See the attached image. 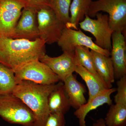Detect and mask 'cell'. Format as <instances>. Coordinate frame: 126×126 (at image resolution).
Masks as SVG:
<instances>
[{
	"instance_id": "12",
	"label": "cell",
	"mask_w": 126,
	"mask_h": 126,
	"mask_svg": "<svg viewBox=\"0 0 126 126\" xmlns=\"http://www.w3.org/2000/svg\"><path fill=\"white\" fill-rule=\"evenodd\" d=\"M126 36L120 32H113L112 35L110 56L115 79H119L126 75Z\"/></svg>"
},
{
	"instance_id": "6",
	"label": "cell",
	"mask_w": 126,
	"mask_h": 126,
	"mask_svg": "<svg viewBox=\"0 0 126 126\" xmlns=\"http://www.w3.org/2000/svg\"><path fill=\"white\" fill-rule=\"evenodd\" d=\"M28 6L26 0H0V37L11 38L22 10Z\"/></svg>"
},
{
	"instance_id": "9",
	"label": "cell",
	"mask_w": 126,
	"mask_h": 126,
	"mask_svg": "<svg viewBox=\"0 0 126 126\" xmlns=\"http://www.w3.org/2000/svg\"><path fill=\"white\" fill-rule=\"evenodd\" d=\"M57 43L63 52L74 53L75 47L84 46L106 56H110V51L98 46L93 41L92 38L86 35L80 29H73L65 26Z\"/></svg>"
},
{
	"instance_id": "16",
	"label": "cell",
	"mask_w": 126,
	"mask_h": 126,
	"mask_svg": "<svg viewBox=\"0 0 126 126\" xmlns=\"http://www.w3.org/2000/svg\"><path fill=\"white\" fill-rule=\"evenodd\" d=\"M48 106L50 113L64 115L70 109L71 103L63 87V84L49 94Z\"/></svg>"
},
{
	"instance_id": "20",
	"label": "cell",
	"mask_w": 126,
	"mask_h": 126,
	"mask_svg": "<svg viewBox=\"0 0 126 126\" xmlns=\"http://www.w3.org/2000/svg\"><path fill=\"white\" fill-rule=\"evenodd\" d=\"M16 85L14 72L0 63V94L12 93Z\"/></svg>"
},
{
	"instance_id": "1",
	"label": "cell",
	"mask_w": 126,
	"mask_h": 126,
	"mask_svg": "<svg viewBox=\"0 0 126 126\" xmlns=\"http://www.w3.org/2000/svg\"><path fill=\"white\" fill-rule=\"evenodd\" d=\"M45 41L39 38L33 40L0 37V63L17 72L30 63L45 55Z\"/></svg>"
},
{
	"instance_id": "26",
	"label": "cell",
	"mask_w": 126,
	"mask_h": 126,
	"mask_svg": "<svg viewBox=\"0 0 126 126\" xmlns=\"http://www.w3.org/2000/svg\"><path fill=\"white\" fill-rule=\"evenodd\" d=\"M93 126H107L104 119L101 118L94 123Z\"/></svg>"
},
{
	"instance_id": "10",
	"label": "cell",
	"mask_w": 126,
	"mask_h": 126,
	"mask_svg": "<svg viewBox=\"0 0 126 126\" xmlns=\"http://www.w3.org/2000/svg\"><path fill=\"white\" fill-rule=\"evenodd\" d=\"M38 11L36 8L30 6L24 8L11 38L33 40L39 38Z\"/></svg>"
},
{
	"instance_id": "18",
	"label": "cell",
	"mask_w": 126,
	"mask_h": 126,
	"mask_svg": "<svg viewBox=\"0 0 126 126\" xmlns=\"http://www.w3.org/2000/svg\"><path fill=\"white\" fill-rule=\"evenodd\" d=\"M92 0H73L70 7V23L67 27L78 30L79 23L87 15Z\"/></svg>"
},
{
	"instance_id": "23",
	"label": "cell",
	"mask_w": 126,
	"mask_h": 126,
	"mask_svg": "<svg viewBox=\"0 0 126 126\" xmlns=\"http://www.w3.org/2000/svg\"><path fill=\"white\" fill-rule=\"evenodd\" d=\"M117 85V93L114 96V102L126 106V75L118 80Z\"/></svg>"
},
{
	"instance_id": "2",
	"label": "cell",
	"mask_w": 126,
	"mask_h": 126,
	"mask_svg": "<svg viewBox=\"0 0 126 126\" xmlns=\"http://www.w3.org/2000/svg\"><path fill=\"white\" fill-rule=\"evenodd\" d=\"M63 84L61 81L51 85H42L25 80L17 84L12 94L32 111L35 119L34 126H44L50 114L48 106L49 94Z\"/></svg>"
},
{
	"instance_id": "22",
	"label": "cell",
	"mask_w": 126,
	"mask_h": 126,
	"mask_svg": "<svg viewBox=\"0 0 126 126\" xmlns=\"http://www.w3.org/2000/svg\"><path fill=\"white\" fill-rule=\"evenodd\" d=\"M50 8L56 17L68 27L70 23L71 0H49Z\"/></svg>"
},
{
	"instance_id": "21",
	"label": "cell",
	"mask_w": 126,
	"mask_h": 126,
	"mask_svg": "<svg viewBox=\"0 0 126 126\" xmlns=\"http://www.w3.org/2000/svg\"><path fill=\"white\" fill-rule=\"evenodd\" d=\"M89 49V48L84 46H78L75 47L74 55L77 65L83 66L90 73L99 78L95 70L91 52Z\"/></svg>"
},
{
	"instance_id": "17",
	"label": "cell",
	"mask_w": 126,
	"mask_h": 126,
	"mask_svg": "<svg viewBox=\"0 0 126 126\" xmlns=\"http://www.w3.org/2000/svg\"><path fill=\"white\" fill-rule=\"evenodd\" d=\"M75 72L78 74L86 82L89 90L88 101L105 89H109L100 78L90 73L81 65H77Z\"/></svg>"
},
{
	"instance_id": "7",
	"label": "cell",
	"mask_w": 126,
	"mask_h": 126,
	"mask_svg": "<svg viewBox=\"0 0 126 126\" xmlns=\"http://www.w3.org/2000/svg\"><path fill=\"white\" fill-rule=\"evenodd\" d=\"M16 84L29 81L42 85H51L61 81L49 67L40 60L28 64L15 73Z\"/></svg>"
},
{
	"instance_id": "14",
	"label": "cell",
	"mask_w": 126,
	"mask_h": 126,
	"mask_svg": "<svg viewBox=\"0 0 126 126\" xmlns=\"http://www.w3.org/2000/svg\"><path fill=\"white\" fill-rule=\"evenodd\" d=\"M95 70L98 76L108 88H112L115 82L114 69L110 56L90 50Z\"/></svg>"
},
{
	"instance_id": "24",
	"label": "cell",
	"mask_w": 126,
	"mask_h": 126,
	"mask_svg": "<svg viewBox=\"0 0 126 126\" xmlns=\"http://www.w3.org/2000/svg\"><path fill=\"white\" fill-rule=\"evenodd\" d=\"M64 115L50 113L44 126H65Z\"/></svg>"
},
{
	"instance_id": "3",
	"label": "cell",
	"mask_w": 126,
	"mask_h": 126,
	"mask_svg": "<svg viewBox=\"0 0 126 126\" xmlns=\"http://www.w3.org/2000/svg\"><path fill=\"white\" fill-rule=\"evenodd\" d=\"M0 116L11 124L34 126L35 119L32 111L12 94H0Z\"/></svg>"
},
{
	"instance_id": "25",
	"label": "cell",
	"mask_w": 126,
	"mask_h": 126,
	"mask_svg": "<svg viewBox=\"0 0 126 126\" xmlns=\"http://www.w3.org/2000/svg\"><path fill=\"white\" fill-rule=\"evenodd\" d=\"M30 6L38 10L43 8L50 7L49 0H26Z\"/></svg>"
},
{
	"instance_id": "5",
	"label": "cell",
	"mask_w": 126,
	"mask_h": 126,
	"mask_svg": "<svg viewBox=\"0 0 126 126\" xmlns=\"http://www.w3.org/2000/svg\"><path fill=\"white\" fill-rule=\"evenodd\" d=\"M96 19H93L88 15L79 23L81 29L88 32L94 36V42L98 46L111 51L112 48V35L113 31L109 24L108 15L98 13Z\"/></svg>"
},
{
	"instance_id": "27",
	"label": "cell",
	"mask_w": 126,
	"mask_h": 126,
	"mask_svg": "<svg viewBox=\"0 0 126 126\" xmlns=\"http://www.w3.org/2000/svg\"></svg>"
},
{
	"instance_id": "8",
	"label": "cell",
	"mask_w": 126,
	"mask_h": 126,
	"mask_svg": "<svg viewBox=\"0 0 126 126\" xmlns=\"http://www.w3.org/2000/svg\"><path fill=\"white\" fill-rule=\"evenodd\" d=\"M39 38L51 45L57 43L65 25L56 17L50 7L43 8L37 12Z\"/></svg>"
},
{
	"instance_id": "13",
	"label": "cell",
	"mask_w": 126,
	"mask_h": 126,
	"mask_svg": "<svg viewBox=\"0 0 126 126\" xmlns=\"http://www.w3.org/2000/svg\"><path fill=\"white\" fill-rule=\"evenodd\" d=\"M116 91V89L115 88L105 89L75 110L74 115L79 119V126H86L85 119L88 113L90 111L106 104L109 106L112 104L111 96Z\"/></svg>"
},
{
	"instance_id": "19",
	"label": "cell",
	"mask_w": 126,
	"mask_h": 126,
	"mask_svg": "<svg viewBox=\"0 0 126 126\" xmlns=\"http://www.w3.org/2000/svg\"><path fill=\"white\" fill-rule=\"evenodd\" d=\"M105 121L107 126H126V106L119 103L111 104Z\"/></svg>"
},
{
	"instance_id": "11",
	"label": "cell",
	"mask_w": 126,
	"mask_h": 126,
	"mask_svg": "<svg viewBox=\"0 0 126 126\" xmlns=\"http://www.w3.org/2000/svg\"><path fill=\"white\" fill-rule=\"evenodd\" d=\"M40 61L49 67L63 82L75 72L77 65L74 52H64L60 56L55 57L45 54Z\"/></svg>"
},
{
	"instance_id": "4",
	"label": "cell",
	"mask_w": 126,
	"mask_h": 126,
	"mask_svg": "<svg viewBox=\"0 0 126 126\" xmlns=\"http://www.w3.org/2000/svg\"><path fill=\"white\" fill-rule=\"evenodd\" d=\"M101 11L108 14L109 24L113 31L120 32L126 36V0L92 1L87 15L93 18Z\"/></svg>"
},
{
	"instance_id": "15",
	"label": "cell",
	"mask_w": 126,
	"mask_h": 126,
	"mask_svg": "<svg viewBox=\"0 0 126 126\" xmlns=\"http://www.w3.org/2000/svg\"><path fill=\"white\" fill-rule=\"evenodd\" d=\"M63 87L67 94L71 103V107L78 109L87 102L84 94L85 87L72 74L63 82Z\"/></svg>"
}]
</instances>
